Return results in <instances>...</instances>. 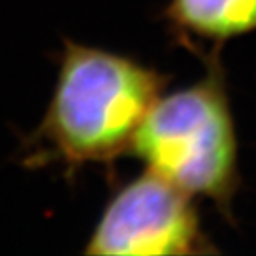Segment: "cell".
Segmentation results:
<instances>
[{
  "mask_svg": "<svg viewBox=\"0 0 256 256\" xmlns=\"http://www.w3.org/2000/svg\"><path fill=\"white\" fill-rule=\"evenodd\" d=\"M170 76L126 55L66 40L54 95L30 140L70 170L130 153Z\"/></svg>",
  "mask_w": 256,
  "mask_h": 256,
  "instance_id": "obj_1",
  "label": "cell"
},
{
  "mask_svg": "<svg viewBox=\"0 0 256 256\" xmlns=\"http://www.w3.org/2000/svg\"><path fill=\"white\" fill-rule=\"evenodd\" d=\"M222 45L200 55L203 78L162 94L138 128L132 150L146 170L190 196L208 198L224 218L240 188L238 136Z\"/></svg>",
  "mask_w": 256,
  "mask_h": 256,
  "instance_id": "obj_2",
  "label": "cell"
},
{
  "mask_svg": "<svg viewBox=\"0 0 256 256\" xmlns=\"http://www.w3.org/2000/svg\"><path fill=\"white\" fill-rule=\"evenodd\" d=\"M86 254L216 253L203 232L193 196L145 170L110 198Z\"/></svg>",
  "mask_w": 256,
  "mask_h": 256,
  "instance_id": "obj_3",
  "label": "cell"
},
{
  "mask_svg": "<svg viewBox=\"0 0 256 256\" xmlns=\"http://www.w3.org/2000/svg\"><path fill=\"white\" fill-rule=\"evenodd\" d=\"M163 18L186 47L194 40L223 45L256 32V0H168Z\"/></svg>",
  "mask_w": 256,
  "mask_h": 256,
  "instance_id": "obj_4",
  "label": "cell"
}]
</instances>
